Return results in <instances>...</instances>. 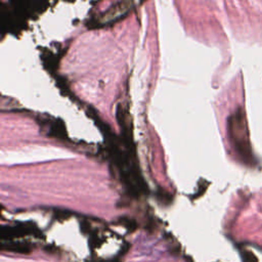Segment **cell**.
I'll return each instance as SVG.
<instances>
[{
    "label": "cell",
    "mask_w": 262,
    "mask_h": 262,
    "mask_svg": "<svg viewBox=\"0 0 262 262\" xmlns=\"http://www.w3.org/2000/svg\"><path fill=\"white\" fill-rule=\"evenodd\" d=\"M229 132L237 152L241 155V157H243V160L246 163L251 164L253 157L251 152V144L249 141V132L245 114L242 110H238L231 116L229 121Z\"/></svg>",
    "instance_id": "cell-1"
},
{
    "label": "cell",
    "mask_w": 262,
    "mask_h": 262,
    "mask_svg": "<svg viewBox=\"0 0 262 262\" xmlns=\"http://www.w3.org/2000/svg\"><path fill=\"white\" fill-rule=\"evenodd\" d=\"M133 2L130 1H124V2H118L114 6H112L108 10H106L104 13L101 14L99 17L100 24H108L114 23L121 18L123 15H125L130 8L132 7Z\"/></svg>",
    "instance_id": "cell-2"
}]
</instances>
